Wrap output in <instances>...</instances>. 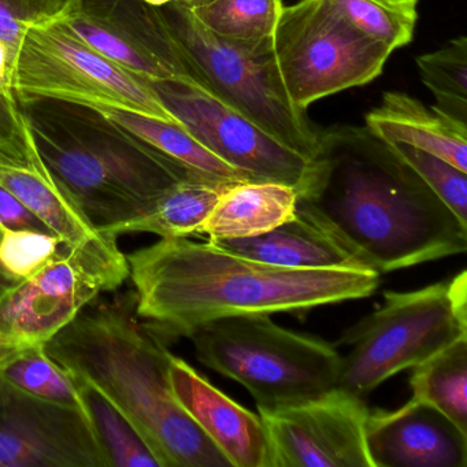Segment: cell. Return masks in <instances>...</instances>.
Here are the masks:
<instances>
[{
	"instance_id": "obj_17",
	"label": "cell",
	"mask_w": 467,
	"mask_h": 467,
	"mask_svg": "<svg viewBox=\"0 0 467 467\" xmlns=\"http://www.w3.org/2000/svg\"><path fill=\"white\" fill-rule=\"evenodd\" d=\"M168 373L177 403L232 467H275L272 441L261 415L232 400L173 354Z\"/></svg>"
},
{
	"instance_id": "obj_10",
	"label": "cell",
	"mask_w": 467,
	"mask_h": 467,
	"mask_svg": "<svg viewBox=\"0 0 467 467\" xmlns=\"http://www.w3.org/2000/svg\"><path fill=\"white\" fill-rule=\"evenodd\" d=\"M57 26L147 83L184 81L210 92L162 7L146 0H76L72 15Z\"/></svg>"
},
{
	"instance_id": "obj_26",
	"label": "cell",
	"mask_w": 467,
	"mask_h": 467,
	"mask_svg": "<svg viewBox=\"0 0 467 467\" xmlns=\"http://www.w3.org/2000/svg\"><path fill=\"white\" fill-rule=\"evenodd\" d=\"M78 381L109 466L161 467L157 456L119 407L86 379H78Z\"/></svg>"
},
{
	"instance_id": "obj_36",
	"label": "cell",
	"mask_w": 467,
	"mask_h": 467,
	"mask_svg": "<svg viewBox=\"0 0 467 467\" xmlns=\"http://www.w3.org/2000/svg\"><path fill=\"white\" fill-rule=\"evenodd\" d=\"M210 2V0H184L182 4L187 5L188 7L198 6V5H203Z\"/></svg>"
},
{
	"instance_id": "obj_31",
	"label": "cell",
	"mask_w": 467,
	"mask_h": 467,
	"mask_svg": "<svg viewBox=\"0 0 467 467\" xmlns=\"http://www.w3.org/2000/svg\"><path fill=\"white\" fill-rule=\"evenodd\" d=\"M65 250L67 245L56 234L0 229V266L18 280L31 277Z\"/></svg>"
},
{
	"instance_id": "obj_21",
	"label": "cell",
	"mask_w": 467,
	"mask_h": 467,
	"mask_svg": "<svg viewBox=\"0 0 467 467\" xmlns=\"http://www.w3.org/2000/svg\"><path fill=\"white\" fill-rule=\"evenodd\" d=\"M114 124L157 150L163 157L184 169L193 179L229 187L250 182L244 174L213 154L180 124L163 121L125 109L94 106Z\"/></svg>"
},
{
	"instance_id": "obj_29",
	"label": "cell",
	"mask_w": 467,
	"mask_h": 467,
	"mask_svg": "<svg viewBox=\"0 0 467 467\" xmlns=\"http://www.w3.org/2000/svg\"><path fill=\"white\" fill-rule=\"evenodd\" d=\"M437 198L467 225V173L447 161L403 143H387Z\"/></svg>"
},
{
	"instance_id": "obj_30",
	"label": "cell",
	"mask_w": 467,
	"mask_h": 467,
	"mask_svg": "<svg viewBox=\"0 0 467 467\" xmlns=\"http://www.w3.org/2000/svg\"><path fill=\"white\" fill-rule=\"evenodd\" d=\"M76 0H0V40L15 65L21 40L29 28H47L67 20Z\"/></svg>"
},
{
	"instance_id": "obj_9",
	"label": "cell",
	"mask_w": 467,
	"mask_h": 467,
	"mask_svg": "<svg viewBox=\"0 0 467 467\" xmlns=\"http://www.w3.org/2000/svg\"><path fill=\"white\" fill-rule=\"evenodd\" d=\"M16 99L110 106L179 124L151 84L117 67L58 26L26 29L13 65Z\"/></svg>"
},
{
	"instance_id": "obj_16",
	"label": "cell",
	"mask_w": 467,
	"mask_h": 467,
	"mask_svg": "<svg viewBox=\"0 0 467 467\" xmlns=\"http://www.w3.org/2000/svg\"><path fill=\"white\" fill-rule=\"evenodd\" d=\"M366 445L373 467H467V433L425 401L368 411Z\"/></svg>"
},
{
	"instance_id": "obj_6",
	"label": "cell",
	"mask_w": 467,
	"mask_h": 467,
	"mask_svg": "<svg viewBox=\"0 0 467 467\" xmlns=\"http://www.w3.org/2000/svg\"><path fill=\"white\" fill-rule=\"evenodd\" d=\"M467 336V278L410 292H385L373 313L343 333L336 346L348 347L341 357L336 389L365 398L399 371L428 360Z\"/></svg>"
},
{
	"instance_id": "obj_3",
	"label": "cell",
	"mask_w": 467,
	"mask_h": 467,
	"mask_svg": "<svg viewBox=\"0 0 467 467\" xmlns=\"http://www.w3.org/2000/svg\"><path fill=\"white\" fill-rule=\"evenodd\" d=\"M45 348L119 407L161 467H232L177 403L168 373L171 352L162 336L140 321L136 294L89 303Z\"/></svg>"
},
{
	"instance_id": "obj_12",
	"label": "cell",
	"mask_w": 467,
	"mask_h": 467,
	"mask_svg": "<svg viewBox=\"0 0 467 467\" xmlns=\"http://www.w3.org/2000/svg\"><path fill=\"white\" fill-rule=\"evenodd\" d=\"M0 467H110L88 414L0 382Z\"/></svg>"
},
{
	"instance_id": "obj_35",
	"label": "cell",
	"mask_w": 467,
	"mask_h": 467,
	"mask_svg": "<svg viewBox=\"0 0 467 467\" xmlns=\"http://www.w3.org/2000/svg\"><path fill=\"white\" fill-rule=\"evenodd\" d=\"M147 4L155 7H163L166 5L176 4V2H184V0H146Z\"/></svg>"
},
{
	"instance_id": "obj_20",
	"label": "cell",
	"mask_w": 467,
	"mask_h": 467,
	"mask_svg": "<svg viewBox=\"0 0 467 467\" xmlns=\"http://www.w3.org/2000/svg\"><path fill=\"white\" fill-rule=\"evenodd\" d=\"M297 191L278 182H243L221 192L202 228L209 240L259 236L296 215Z\"/></svg>"
},
{
	"instance_id": "obj_2",
	"label": "cell",
	"mask_w": 467,
	"mask_h": 467,
	"mask_svg": "<svg viewBox=\"0 0 467 467\" xmlns=\"http://www.w3.org/2000/svg\"><path fill=\"white\" fill-rule=\"evenodd\" d=\"M136 311L162 337L229 317L303 313L371 296L379 273L359 267L292 269L188 237L162 239L127 256Z\"/></svg>"
},
{
	"instance_id": "obj_32",
	"label": "cell",
	"mask_w": 467,
	"mask_h": 467,
	"mask_svg": "<svg viewBox=\"0 0 467 467\" xmlns=\"http://www.w3.org/2000/svg\"><path fill=\"white\" fill-rule=\"evenodd\" d=\"M4 228L54 234L17 196L0 185V229Z\"/></svg>"
},
{
	"instance_id": "obj_14",
	"label": "cell",
	"mask_w": 467,
	"mask_h": 467,
	"mask_svg": "<svg viewBox=\"0 0 467 467\" xmlns=\"http://www.w3.org/2000/svg\"><path fill=\"white\" fill-rule=\"evenodd\" d=\"M100 292L102 281L67 248L0 299V355L46 346Z\"/></svg>"
},
{
	"instance_id": "obj_5",
	"label": "cell",
	"mask_w": 467,
	"mask_h": 467,
	"mask_svg": "<svg viewBox=\"0 0 467 467\" xmlns=\"http://www.w3.org/2000/svg\"><path fill=\"white\" fill-rule=\"evenodd\" d=\"M187 337L199 362L240 382L259 412L299 406L337 388L341 355L336 346L284 329L270 316L215 319Z\"/></svg>"
},
{
	"instance_id": "obj_15",
	"label": "cell",
	"mask_w": 467,
	"mask_h": 467,
	"mask_svg": "<svg viewBox=\"0 0 467 467\" xmlns=\"http://www.w3.org/2000/svg\"><path fill=\"white\" fill-rule=\"evenodd\" d=\"M29 140L28 160L0 157V185L17 196L58 236L67 250L106 284L108 292L116 291L130 277V264L119 248L117 236L102 234L89 223L80 207L48 173L31 136Z\"/></svg>"
},
{
	"instance_id": "obj_33",
	"label": "cell",
	"mask_w": 467,
	"mask_h": 467,
	"mask_svg": "<svg viewBox=\"0 0 467 467\" xmlns=\"http://www.w3.org/2000/svg\"><path fill=\"white\" fill-rule=\"evenodd\" d=\"M0 97L10 103H17L13 91V73L6 46L0 40Z\"/></svg>"
},
{
	"instance_id": "obj_27",
	"label": "cell",
	"mask_w": 467,
	"mask_h": 467,
	"mask_svg": "<svg viewBox=\"0 0 467 467\" xmlns=\"http://www.w3.org/2000/svg\"><path fill=\"white\" fill-rule=\"evenodd\" d=\"M440 113L467 125V39L464 35L415 59Z\"/></svg>"
},
{
	"instance_id": "obj_13",
	"label": "cell",
	"mask_w": 467,
	"mask_h": 467,
	"mask_svg": "<svg viewBox=\"0 0 467 467\" xmlns=\"http://www.w3.org/2000/svg\"><path fill=\"white\" fill-rule=\"evenodd\" d=\"M259 415L269 431L275 467H373L366 445L368 410L362 398L335 389Z\"/></svg>"
},
{
	"instance_id": "obj_22",
	"label": "cell",
	"mask_w": 467,
	"mask_h": 467,
	"mask_svg": "<svg viewBox=\"0 0 467 467\" xmlns=\"http://www.w3.org/2000/svg\"><path fill=\"white\" fill-rule=\"evenodd\" d=\"M225 188L201 180H182L157 202L151 212L114 226L106 234L119 237V234L146 232L162 239L201 234Z\"/></svg>"
},
{
	"instance_id": "obj_7",
	"label": "cell",
	"mask_w": 467,
	"mask_h": 467,
	"mask_svg": "<svg viewBox=\"0 0 467 467\" xmlns=\"http://www.w3.org/2000/svg\"><path fill=\"white\" fill-rule=\"evenodd\" d=\"M163 15L210 92L275 140L314 160L319 132L286 92L275 51H251L215 36L182 2Z\"/></svg>"
},
{
	"instance_id": "obj_11",
	"label": "cell",
	"mask_w": 467,
	"mask_h": 467,
	"mask_svg": "<svg viewBox=\"0 0 467 467\" xmlns=\"http://www.w3.org/2000/svg\"><path fill=\"white\" fill-rule=\"evenodd\" d=\"M162 105L185 130L250 182H278L299 192L311 161L284 146L212 92L184 81H154Z\"/></svg>"
},
{
	"instance_id": "obj_18",
	"label": "cell",
	"mask_w": 467,
	"mask_h": 467,
	"mask_svg": "<svg viewBox=\"0 0 467 467\" xmlns=\"http://www.w3.org/2000/svg\"><path fill=\"white\" fill-rule=\"evenodd\" d=\"M365 128L385 143L409 144L467 173V125L404 92H385L366 114Z\"/></svg>"
},
{
	"instance_id": "obj_19",
	"label": "cell",
	"mask_w": 467,
	"mask_h": 467,
	"mask_svg": "<svg viewBox=\"0 0 467 467\" xmlns=\"http://www.w3.org/2000/svg\"><path fill=\"white\" fill-rule=\"evenodd\" d=\"M207 243L228 253L275 266L292 269L359 267L319 226L297 213L292 220L259 236Z\"/></svg>"
},
{
	"instance_id": "obj_24",
	"label": "cell",
	"mask_w": 467,
	"mask_h": 467,
	"mask_svg": "<svg viewBox=\"0 0 467 467\" xmlns=\"http://www.w3.org/2000/svg\"><path fill=\"white\" fill-rule=\"evenodd\" d=\"M412 368V398L431 404L467 433V336Z\"/></svg>"
},
{
	"instance_id": "obj_4",
	"label": "cell",
	"mask_w": 467,
	"mask_h": 467,
	"mask_svg": "<svg viewBox=\"0 0 467 467\" xmlns=\"http://www.w3.org/2000/svg\"><path fill=\"white\" fill-rule=\"evenodd\" d=\"M17 105L48 173L102 234L147 214L177 182L193 179L94 106L45 98Z\"/></svg>"
},
{
	"instance_id": "obj_34",
	"label": "cell",
	"mask_w": 467,
	"mask_h": 467,
	"mask_svg": "<svg viewBox=\"0 0 467 467\" xmlns=\"http://www.w3.org/2000/svg\"><path fill=\"white\" fill-rule=\"evenodd\" d=\"M20 281L21 280H18V278L10 275L9 273L5 272L4 267L0 266V299L4 297V295L6 294L9 289L17 285Z\"/></svg>"
},
{
	"instance_id": "obj_23",
	"label": "cell",
	"mask_w": 467,
	"mask_h": 467,
	"mask_svg": "<svg viewBox=\"0 0 467 467\" xmlns=\"http://www.w3.org/2000/svg\"><path fill=\"white\" fill-rule=\"evenodd\" d=\"M210 32L251 51L270 50L283 13V0H210L190 7Z\"/></svg>"
},
{
	"instance_id": "obj_25",
	"label": "cell",
	"mask_w": 467,
	"mask_h": 467,
	"mask_svg": "<svg viewBox=\"0 0 467 467\" xmlns=\"http://www.w3.org/2000/svg\"><path fill=\"white\" fill-rule=\"evenodd\" d=\"M0 382L40 400L88 414L78 379L58 365L45 346L0 355Z\"/></svg>"
},
{
	"instance_id": "obj_1",
	"label": "cell",
	"mask_w": 467,
	"mask_h": 467,
	"mask_svg": "<svg viewBox=\"0 0 467 467\" xmlns=\"http://www.w3.org/2000/svg\"><path fill=\"white\" fill-rule=\"evenodd\" d=\"M296 213L379 275L467 250L466 223L365 127L322 130Z\"/></svg>"
},
{
	"instance_id": "obj_8",
	"label": "cell",
	"mask_w": 467,
	"mask_h": 467,
	"mask_svg": "<svg viewBox=\"0 0 467 467\" xmlns=\"http://www.w3.org/2000/svg\"><path fill=\"white\" fill-rule=\"evenodd\" d=\"M273 51L289 98L305 111L324 98L376 80L393 53L327 0L284 6Z\"/></svg>"
},
{
	"instance_id": "obj_28",
	"label": "cell",
	"mask_w": 467,
	"mask_h": 467,
	"mask_svg": "<svg viewBox=\"0 0 467 467\" xmlns=\"http://www.w3.org/2000/svg\"><path fill=\"white\" fill-rule=\"evenodd\" d=\"M360 31L390 50L406 47L414 39L418 0H327Z\"/></svg>"
}]
</instances>
